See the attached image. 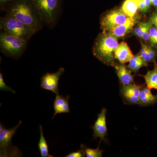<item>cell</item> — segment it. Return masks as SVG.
<instances>
[{"label":"cell","mask_w":157,"mask_h":157,"mask_svg":"<svg viewBox=\"0 0 157 157\" xmlns=\"http://www.w3.org/2000/svg\"><path fill=\"white\" fill-rule=\"evenodd\" d=\"M135 20L134 17H128L126 21L121 25L109 31V33L113 34L117 38H121L124 36L132 30L134 26Z\"/></svg>","instance_id":"9a60e30c"},{"label":"cell","mask_w":157,"mask_h":157,"mask_svg":"<svg viewBox=\"0 0 157 157\" xmlns=\"http://www.w3.org/2000/svg\"><path fill=\"white\" fill-rule=\"evenodd\" d=\"M147 50H148L149 56L151 62H155V59L156 57L155 52L150 46H147Z\"/></svg>","instance_id":"484cf974"},{"label":"cell","mask_w":157,"mask_h":157,"mask_svg":"<svg viewBox=\"0 0 157 157\" xmlns=\"http://www.w3.org/2000/svg\"><path fill=\"white\" fill-rule=\"evenodd\" d=\"M114 55L115 59L123 64L129 62L134 56L131 49L124 41H123L118 45L117 48L116 49Z\"/></svg>","instance_id":"4fadbf2b"},{"label":"cell","mask_w":157,"mask_h":157,"mask_svg":"<svg viewBox=\"0 0 157 157\" xmlns=\"http://www.w3.org/2000/svg\"><path fill=\"white\" fill-rule=\"evenodd\" d=\"M144 2H145V5L147 9H148L149 11L150 9L151 8V3L150 0H144Z\"/></svg>","instance_id":"f546056e"},{"label":"cell","mask_w":157,"mask_h":157,"mask_svg":"<svg viewBox=\"0 0 157 157\" xmlns=\"http://www.w3.org/2000/svg\"><path fill=\"white\" fill-rule=\"evenodd\" d=\"M117 76L122 86L134 83V76L132 74V71L123 63L114 65Z\"/></svg>","instance_id":"8fae6325"},{"label":"cell","mask_w":157,"mask_h":157,"mask_svg":"<svg viewBox=\"0 0 157 157\" xmlns=\"http://www.w3.org/2000/svg\"><path fill=\"white\" fill-rule=\"evenodd\" d=\"M144 78L147 87L157 90V63L155 61L154 68L152 70H148Z\"/></svg>","instance_id":"e0dca14e"},{"label":"cell","mask_w":157,"mask_h":157,"mask_svg":"<svg viewBox=\"0 0 157 157\" xmlns=\"http://www.w3.org/2000/svg\"><path fill=\"white\" fill-rule=\"evenodd\" d=\"M39 11L44 25L51 28L58 22L63 0H31Z\"/></svg>","instance_id":"3957f363"},{"label":"cell","mask_w":157,"mask_h":157,"mask_svg":"<svg viewBox=\"0 0 157 157\" xmlns=\"http://www.w3.org/2000/svg\"><path fill=\"white\" fill-rule=\"evenodd\" d=\"M21 121L14 128L7 129L6 128L0 132V157H21L22 154L19 148L13 146L12 140L20 126Z\"/></svg>","instance_id":"8992f818"},{"label":"cell","mask_w":157,"mask_h":157,"mask_svg":"<svg viewBox=\"0 0 157 157\" xmlns=\"http://www.w3.org/2000/svg\"><path fill=\"white\" fill-rule=\"evenodd\" d=\"M101 142L100 141L99 146L96 149L89 148L84 144H81V148L84 150L87 157H101L102 156V154L104 151L99 148Z\"/></svg>","instance_id":"ffe728a7"},{"label":"cell","mask_w":157,"mask_h":157,"mask_svg":"<svg viewBox=\"0 0 157 157\" xmlns=\"http://www.w3.org/2000/svg\"><path fill=\"white\" fill-rule=\"evenodd\" d=\"M143 86L135 83L122 86L121 92L124 101L128 104H139L140 90Z\"/></svg>","instance_id":"9c48e42d"},{"label":"cell","mask_w":157,"mask_h":157,"mask_svg":"<svg viewBox=\"0 0 157 157\" xmlns=\"http://www.w3.org/2000/svg\"><path fill=\"white\" fill-rule=\"evenodd\" d=\"M149 22L157 26V12L154 13L150 18Z\"/></svg>","instance_id":"f1b7e54d"},{"label":"cell","mask_w":157,"mask_h":157,"mask_svg":"<svg viewBox=\"0 0 157 157\" xmlns=\"http://www.w3.org/2000/svg\"><path fill=\"white\" fill-rule=\"evenodd\" d=\"M139 9L141 12L144 13H146L149 11L148 9L147 8L144 0H140Z\"/></svg>","instance_id":"4316f807"},{"label":"cell","mask_w":157,"mask_h":157,"mask_svg":"<svg viewBox=\"0 0 157 157\" xmlns=\"http://www.w3.org/2000/svg\"><path fill=\"white\" fill-rule=\"evenodd\" d=\"M140 0H126L121 7V10L129 17H134L139 9Z\"/></svg>","instance_id":"2e32d148"},{"label":"cell","mask_w":157,"mask_h":157,"mask_svg":"<svg viewBox=\"0 0 157 157\" xmlns=\"http://www.w3.org/2000/svg\"><path fill=\"white\" fill-rule=\"evenodd\" d=\"M118 45L117 37L109 32H104L96 39L93 53L102 63L109 66H114V53Z\"/></svg>","instance_id":"7a4b0ae2"},{"label":"cell","mask_w":157,"mask_h":157,"mask_svg":"<svg viewBox=\"0 0 157 157\" xmlns=\"http://www.w3.org/2000/svg\"><path fill=\"white\" fill-rule=\"evenodd\" d=\"M141 46L142 47H141V50L140 51L139 55L144 60L147 64L149 62H151V59L149 56L147 46L144 45L143 43H141Z\"/></svg>","instance_id":"7402d4cb"},{"label":"cell","mask_w":157,"mask_h":157,"mask_svg":"<svg viewBox=\"0 0 157 157\" xmlns=\"http://www.w3.org/2000/svg\"><path fill=\"white\" fill-rule=\"evenodd\" d=\"M152 25V24L150 22L139 23L137 26L135 28L134 33L137 36L142 38L143 34L147 31L149 30Z\"/></svg>","instance_id":"44dd1931"},{"label":"cell","mask_w":157,"mask_h":157,"mask_svg":"<svg viewBox=\"0 0 157 157\" xmlns=\"http://www.w3.org/2000/svg\"><path fill=\"white\" fill-rule=\"evenodd\" d=\"M151 5L157 8V0H150Z\"/></svg>","instance_id":"4dcf8cb0"},{"label":"cell","mask_w":157,"mask_h":157,"mask_svg":"<svg viewBox=\"0 0 157 157\" xmlns=\"http://www.w3.org/2000/svg\"><path fill=\"white\" fill-rule=\"evenodd\" d=\"M70 99L69 95L63 96L62 95H59V94L56 95L54 101L53 107L55 113L52 118L57 114L70 112L69 103Z\"/></svg>","instance_id":"7c38bea8"},{"label":"cell","mask_w":157,"mask_h":157,"mask_svg":"<svg viewBox=\"0 0 157 157\" xmlns=\"http://www.w3.org/2000/svg\"><path fill=\"white\" fill-rule=\"evenodd\" d=\"M150 41L154 47L157 45V29L156 28H151L149 31Z\"/></svg>","instance_id":"603a6c76"},{"label":"cell","mask_w":157,"mask_h":157,"mask_svg":"<svg viewBox=\"0 0 157 157\" xmlns=\"http://www.w3.org/2000/svg\"><path fill=\"white\" fill-rule=\"evenodd\" d=\"M86 155L85 153L82 149L76 151L72 152L66 156V157H82Z\"/></svg>","instance_id":"d4e9b609"},{"label":"cell","mask_w":157,"mask_h":157,"mask_svg":"<svg viewBox=\"0 0 157 157\" xmlns=\"http://www.w3.org/2000/svg\"><path fill=\"white\" fill-rule=\"evenodd\" d=\"M128 18V16L123 12L121 9H115L103 16L101 20V27L104 32H109L123 24Z\"/></svg>","instance_id":"52a82bcc"},{"label":"cell","mask_w":157,"mask_h":157,"mask_svg":"<svg viewBox=\"0 0 157 157\" xmlns=\"http://www.w3.org/2000/svg\"><path fill=\"white\" fill-rule=\"evenodd\" d=\"M64 72L65 69L61 67L55 73H45L41 77L40 87L42 89L51 91L56 95L59 94V80Z\"/></svg>","instance_id":"ba28073f"},{"label":"cell","mask_w":157,"mask_h":157,"mask_svg":"<svg viewBox=\"0 0 157 157\" xmlns=\"http://www.w3.org/2000/svg\"><path fill=\"white\" fill-rule=\"evenodd\" d=\"M5 16L14 17L38 32L44 24L39 11L31 0H15L5 8Z\"/></svg>","instance_id":"6da1fadb"},{"label":"cell","mask_w":157,"mask_h":157,"mask_svg":"<svg viewBox=\"0 0 157 157\" xmlns=\"http://www.w3.org/2000/svg\"><path fill=\"white\" fill-rule=\"evenodd\" d=\"M39 130H40V137L38 146L39 151H40L41 156L42 157H53V156L49 154L48 144H47V141L44 137L43 129H42V127L41 125H40L39 126Z\"/></svg>","instance_id":"ac0fdd59"},{"label":"cell","mask_w":157,"mask_h":157,"mask_svg":"<svg viewBox=\"0 0 157 157\" xmlns=\"http://www.w3.org/2000/svg\"><path fill=\"white\" fill-rule=\"evenodd\" d=\"M14 1H15V0H0V7H1V10L5 9L6 6L9 3H11Z\"/></svg>","instance_id":"83f0119b"},{"label":"cell","mask_w":157,"mask_h":157,"mask_svg":"<svg viewBox=\"0 0 157 157\" xmlns=\"http://www.w3.org/2000/svg\"><path fill=\"white\" fill-rule=\"evenodd\" d=\"M107 110L106 108H103L101 113L98 114V117L92 127L94 139L98 138L101 139V142L105 139V136L107 135V128L106 123V114Z\"/></svg>","instance_id":"30bf717a"},{"label":"cell","mask_w":157,"mask_h":157,"mask_svg":"<svg viewBox=\"0 0 157 157\" xmlns=\"http://www.w3.org/2000/svg\"><path fill=\"white\" fill-rule=\"evenodd\" d=\"M1 30L6 33L28 41L36 33L35 30L14 17L4 16L0 18Z\"/></svg>","instance_id":"5b68a950"},{"label":"cell","mask_w":157,"mask_h":157,"mask_svg":"<svg viewBox=\"0 0 157 157\" xmlns=\"http://www.w3.org/2000/svg\"><path fill=\"white\" fill-rule=\"evenodd\" d=\"M147 64L139 55L135 56L129 61L128 68L132 72L136 73L142 67H146Z\"/></svg>","instance_id":"d6986e66"},{"label":"cell","mask_w":157,"mask_h":157,"mask_svg":"<svg viewBox=\"0 0 157 157\" xmlns=\"http://www.w3.org/2000/svg\"><path fill=\"white\" fill-rule=\"evenodd\" d=\"M0 90L2 91H10L14 94L15 93V91L14 90L9 87L6 84L4 80L3 74L2 73H0Z\"/></svg>","instance_id":"cb8c5ba5"},{"label":"cell","mask_w":157,"mask_h":157,"mask_svg":"<svg viewBox=\"0 0 157 157\" xmlns=\"http://www.w3.org/2000/svg\"><path fill=\"white\" fill-rule=\"evenodd\" d=\"M6 127H4V125L3 124L1 123L0 124V132H2Z\"/></svg>","instance_id":"1f68e13d"},{"label":"cell","mask_w":157,"mask_h":157,"mask_svg":"<svg viewBox=\"0 0 157 157\" xmlns=\"http://www.w3.org/2000/svg\"><path fill=\"white\" fill-rule=\"evenodd\" d=\"M157 102V94H152L151 89L147 86H143L140 90L139 95V104L140 106H145L151 105Z\"/></svg>","instance_id":"5bb4252c"},{"label":"cell","mask_w":157,"mask_h":157,"mask_svg":"<svg viewBox=\"0 0 157 157\" xmlns=\"http://www.w3.org/2000/svg\"><path fill=\"white\" fill-rule=\"evenodd\" d=\"M27 45V40L1 31L0 49L5 55L12 58H18L25 51Z\"/></svg>","instance_id":"277c9868"},{"label":"cell","mask_w":157,"mask_h":157,"mask_svg":"<svg viewBox=\"0 0 157 157\" xmlns=\"http://www.w3.org/2000/svg\"><path fill=\"white\" fill-rule=\"evenodd\" d=\"M156 28H157V26H156Z\"/></svg>","instance_id":"d6a6232c"}]
</instances>
